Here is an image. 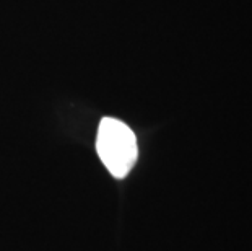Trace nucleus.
Listing matches in <instances>:
<instances>
[{
    "label": "nucleus",
    "instance_id": "obj_1",
    "mask_svg": "<svg viewBox=\"0 0 252 251\" xmlns=\"http://www.w3.org/2000/svg\"><path fill=\"white\" fill-rule=\"evenodd\" d=\"M96 152L114 178L124 179L137 162V137L126 122L103 117L96 136Z\"/></svg>",
    "mask_w": 252,
    "mask_h": 251
}]
</instances>
